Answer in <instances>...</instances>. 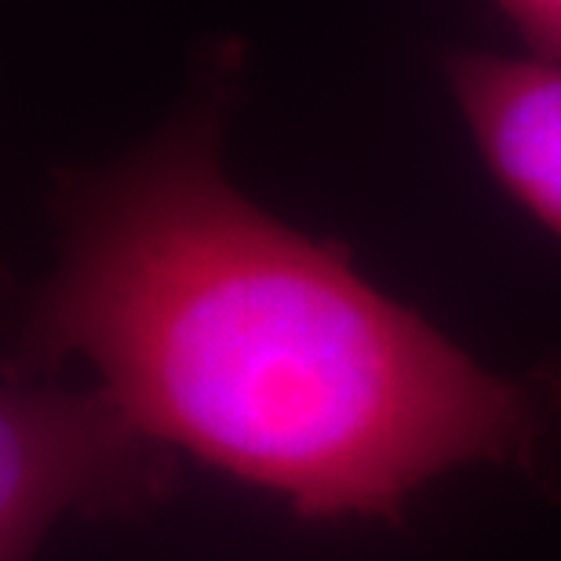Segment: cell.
<instances>
[{"label":"cell","instance_id":"7a4b0ae2","mask_svg":"<svg viewBox=\"0 0 561 561\" xmlns=\"http://www.w3.org/2000/svg\"><path fill=\"white\" fill-rule=\"evenodd\" d=\"M175 448L110 394L66 390L8 365L0 390V561H33L62 514L157 507Z\"/></svg>","mask_w":561,"mask_h":561},{"label":"cell","instance_id":"3957f363","mask_svg":"<svg viewBox=\"0 0 561 561\" xmlns=\"http://www.w3.org/2000/svg\"><path fill=\"white\" fill-rule=\"evenodd\" d=\"M442 70L489 175L561 241V59L453 48Z\"/></svg>","mask_w":561,"mask_h":561},{"label":"cell","instance_id":"6da1fadb","mask_svg":"<svg viewBox=\"0 0 561 561\" xmlns=\"http://www.w3.org/2000/svg\"><path fill=\"white\" fill-rule=\"evenodd\" d=\"M241 66V44H219L150 142L59 179V266L11 368L84 357L168 448L302 518H394L467 463L536 470L551 431L540 387L485 373L343 244L233 190L219 131Z\"/></svg>","mask_w":561,"mask_h":561},{"label":"cell","instance_id":"277c9868","mask_svg":"<svg viewBox=\"0 0 561 561\" xmlns=\"http://www.w3.org/2000/svg\"><path fill=\"white\" fill-rule=\"evenodd\" d=\"M529 55L561 59V0H496Z\"/></svg>","mask_w":561,"mask_h":561}]
</instances>
